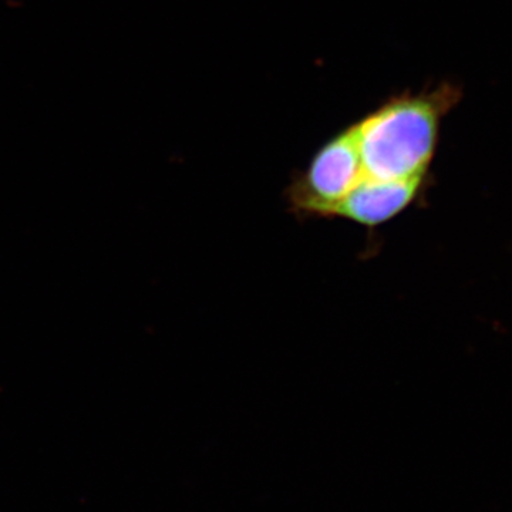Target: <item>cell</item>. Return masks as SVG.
I'll use <instances>...</instances> for the list:
<instances>
[{
	"instance_id": "6da1fadb",
	"label": "cell",
	"mask_w": 512,
	"mask_h": 512,
	"mask_svg": "<svg viewBox=\"0 0 512 512\" xmlns=\"http://www.w3.org/2000/svg\"><path fill=\"white\" fill-rule=\"evenodd\" d=\"M463 90L441 83L420 93H403L352 124L363 184H426L443 120L460 103Z\"/></svg>"
}]
</instances>
